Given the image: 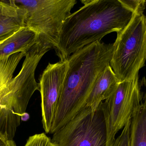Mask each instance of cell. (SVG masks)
<instances>
[{
    "label": "cell",
    "mask_w": 146,
    "mask_h": 146,
    "mask_svg": "<svg viewBox=\"0 0 146 146\" xmlns=\"http://www.w3.org/2000/svg\"><path fill=\"white\" fill-rule=\"evenodd\" d=\"M129 146H146V104L142 102L131 119Z\"/></svg>",
    "instance_id": "obj_12"
},
{
    "label": "cell",
    "mask_w": 146,
    "mask_h": 146,
    "mask_svg": "<svg viewBox=\"0 0 146 146\" xmlns=\"http://www.w3.org/2000/svg\"><path fill=\"white\" fill-rule=\"evenodd\" d=\"M0 146H17L13 140L10 139L6 136L0 133Z\"/></svg>",
    "instance_id": "obj_16"
},
{
    "label": "cell",
    "mask_w": 146,
    "mask_h": 146,
    "mask_svg": "<svg viewBox=\"0 0 146 146\" xmlns=\"http://www.w3.org/2000/svg\"><path fill=\"white\" fill-rule=\"evenodd\" d=\"M68 67L67 60L49 63L40 76L42 122L46 133H50Z\"/></svg>",
    "instance_id": "obj_8"
},
{
    "label": "cell",
    "mask_w": 146,
    "mask_h": 146,
    "mask_svg": "<svg viewBox=\"0 0 146 146\" xmlns=\"http://www.w3.org/2000/svg\"><path fill=\"white\" fill-rule=\"evenodd\" d=\"M48 146H56V145H55V144H54V143H53L52 142V141H51H51H50V142H49V143H48Z\"/></svg>",
    "instance_id": "obj_17"
},
{
    "label": "cell",
    "mask_w": 146,
    "mask_h": 146,
    "mask_svg": "<svg viewBox=\"0 0 146 146\" xmlns=\"http://www.w3.org/2000/svg\"><path fill=\"white\" fill-rule=\"evenodd\" d=\"M131 119L128 120L121 134L115 139L111 146H129Z\"/></svg>",
    "instance_id": "obj_14"
},
{
    "label": "cell",
    "mask_w": 146,
    "mask_h": 146,
    "mask_svg": "<svg viewBox=\"0 0 146 146\" xmlns=\"http://www.w3.org/2000/svg\"><path fill=\"white\" fill-rule=\"evenodd\" d=\"M102 103L95 110L85 106L54 133L51 141L56 146H106V123Z\"/></svg>",
    "instance_id": "obj_6"
},
{
    "label": "cell",
    "mask_w": 146,
    "mask_h": 146,
    "mask_svg": "<svg viewBox=\"0 0 146 146\" xmlns=\"http://www.w3.org/2000/svg\"><path fill=\"white\" fill-rule=\"evenodd\" d=\"M26 10V27L55 49L63 25L76 4V0L15 1Z\"/></svg>",
    "instance_id": "obj_5"
},
{
    "label": "cell",
    "mask_w": 146,
    "mask_h": 146,
    "mask_svg": "<svg viewBox=\"0 0 146 146\" xmlns=\"http://www.w3.org/2000/svg\"><path fill=\"white\" fill-rule=\"evenodd\" d=\"M84 5L71 13L62 27L58 46L54 49L60 61L72 54L117 33L129 23L134 15L119 0H84Z\"/></svg>",
    "instance_id": "obj_1"
},
{
    "label": "cell",
    "mask_w": 146,
    "mask_h": 146,
    "mask_svg": "<svg viewBox=\"0 0 146 146\" xmlns=\"http://www.w3.org/2000/svg\"><path fill=\"white\" fill-rule=\"evenodd\" d=\"M50 50L46 43L36 42L25 53L22 69L14 78V72L24 53H17L0 59V133L10 139L13 140L33 94L39 90V83L35 78L36 70Z\"/></svg>",
    "instance_id": "obj_2"
},
{
    "label": "cell",
    "mask_w": 146,
    "mask_h": 146,
    "mask_svg": "<svg viewBox=\"0 0 146 146\" xmlns=\"http://www.w3.org/2000/svg\"><path fill=\"white\" fill-rule=\"evenodd\" d=\"M138 76L119 83L114 92L102 103L106 127V146H111L115 136L131 119L142 102Z\"/></svg>",
    "instance_id": "obj_7"
},
{
    "label": "cell",
    "mask_w": 146,
    "mask_h": 146,
    "mask_svg": "<svg viewBox=\"0 0 146 146\" xmlns=\"http://www.w3.org/2000/svg\"><path fill=\"white\" fill-rule=\"evenodd\" d=\"M119 82L110 65L96 80L86 102V106L95 110L114 92Z\"/></svg>",
    "instance_id": "obj_10"
},
{
    "label": "cell",
    "mask_w": 146,
    "mask_h": 146,
    "mask_svg": "<svg viewBox=\"0 0 146 146\" xmlns=\"http://www.w3.org/2000/svg\"><path fill=\"white\" fill-rule=\"evenodd\" d=\"M26 14L15 1H0V44L26 27Z\"/></svg>",
    "instance_id": "obj_9"
},
{
    "label": "cell",
    "mask_w": 146,
    "mask_h": 146,
    "mask_svg": "<svg viewBox=\"0 0 146 146\" xmlns=\"http://www.w3.org/2000/svg\"><path fill=\"white\" fill-rule=\"evenodd\" d=\"M37 40L34 31L27 27L22 28L0 44V59L7 58L17 53L25 52Z\"/></svg>",
    "instance_id": "obj_11"
},
{
    "label": "cell",
    "mask_w": 146,
    "mask_h": 146,
    "mask_svg": "<svg viewBox=\"0 0 146 146\" xmlns=\"http://www.w3.org/2000/svg\"><path fill=\"white\" fill-rule=\"evenodd\" d=\"M114 43L96 42L72 54L50 134L64 126L86 105L96 80L110 65Z\"/></svg>",
    "instance_id": "obj_3"
},
{
    "label": "cell",
    "mask_w": 146,
    "mask_h": 146,
    "mask_svg": "<svg viewBox=\"0 0 146 146\" xmlns=\"http://www.w3.org/2000/svg\"><path fill=\"white\" fill-rule=\"evenodd\" d=\"M119 1L133 13H143L146 7L145 0H119Z\"/></svg>",
    "instance_id": "obj_13"
},
{
    "label": "cell",
    "mask_w": 146,
    "mask_h": 146,
    "mask_svg": "<svg viewBox=\"0 0 146 146\" xmlns=\"http://www.w3.org/2000/svg\"><path fill=\"white\" fill-rule=\"evenodd\" d=\"M117 33L110 66L119 83L134 79L145 66L146 17L134 13L128 25Z\"/></svg>",
    "instance_id": "obj_4"
},
{
    "label": "cell",
    "mask_w": 146,
    "mask_h": 146,
    "mask_svg": "<svg viewBox=\"0 0 146 146\" xmlns=\"http://www.w3.org/2000/svg\"><path fill=\"white\" fill-rule=\"evenodd\" d=\"M51 140L44 133L36 134L29 137L24 146H48Z\"/></svg>",
    "instance_id": "obj_15"
}]
</instances>
